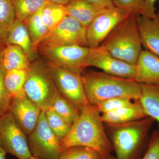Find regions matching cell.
I'll return each mask as SVG.
<instances>
[{
	"mask_svg": "<svg viewBox=\"0 0 159 159\" xmlns=\"http://www.w3.org/2000/svg\"><path fill=\"white\" fill-rule=\"evenodd\" d=\"M101 115L97 107L89 104L83 107L70 130L61 141L62 152L73 146L89 147L97 151L103 158L113 150L103 126Z\"/></svg>",
	"mask_w": 159,
	"mask_h": 159,
	"instance_id": "cell-1",
	"label": "cell"
},
{
	"mask_svg": "<svg viewBox=\"0 0 159 159\" xmlns=\"http://www.w3.org/2000/svg\"><path fill=\"white\" fill-rule=\"evenodd\" d=\"M81 75L86 96L92 105L115 97H126L139 100L141 97V84L134 80L95 71H84Z\"/></svg>",
	"mask_w": 159,
	"mask_h": 159,
	"instance_id": "cell-2",
	"label": "cell"
},
{
	"mask_svg": "<svg viewBox=\"0 0 159 159\" xmlns=\"http://www.w3.org/2000/svg\"><path fill=\"white\" fill-rule=\"evenodd\" d=\"M133 12L116 27L100 47L122 61L135 66L142 52V43L137 17Z\"/></svg>",
	"mask_w": 159,
	"mask_h": 159,
	"instance_id": "cell-3",
	"label": "cell"
},
{
	"mask_svg": "<svg viewBox=\"0 0 159 159\" xmlns=\"http://www.w3.org/2000/svg\"><path fill=\"white\" fill-rule=\"evenodd\" d=\"M155 120L144 119L115 125L112 128L111 143L116 159H137L144 148Z\"/></svg>",
	"mask_w": 159,
	"mask_h": 159,
	"instance_id": "cell-4",
	"label": "cell"
},
{
	"mask_svg": "<svg viewBox=\"0 0 159 159\" xmlns=\"http://www.w3.org/2000/svg\"><path fill=\"white\" fill-rule=\"evenodd\" d=\"M24 89L27 97L42 111L51 108L58 91L47 63L40 59L31 62Z\"/></svg>",
	"mask_w": 159,
	"mask_h": 159,
	"instance_id": "cell-5",
	"label": "cell"
},
{
	"mask_svg": "<svg viewBox=\"0 0 159 159\" xmlns=\"http://www.w3.org/2000/svg\"><path fill=\"white\" fill-rule=\"evenodd\" d=\"M89 47L78 45H56L41 43L38 53L43 55L47 62L61 69L81 74L87 67L86 60Z\"/></svg>",
	"mask_w": 159,
	"mask_h": 159,
	"instance_id": "cell-6",
	"label": "cell"
},
{
	"mask_svg": "<svg viewBox=\"0 0 159 159\" xmlns=\"http://www.w3.org/2000/svg\"><path fill=\"white\" fill-rule=\"evenodd\" d=\"M31 155L42 159H58L62 152L61 141L49 127L42 111L35 128L27 136Z\"/></svg>",
	"mask_w": 159,
	"mask_h": 159,
	"instance_id": "cell-7",
	"label": "cell"
},
{
	"mask_svg": "<svg viewBox=\"0 0 159 159\" xmlns=\"http://www.w3.org/2000/svg\"><path fill=\"white\" fill-rule=\"evenodd\" d=\"M60 94L77 110L89 104L81 74L61 69L46 62Z\"/></svg>",
	"mask_w": 159,
	"mask_h": 159,
	"instance_id": "cell-8",
	"label": "cell"
},
{
	"mask_svg": "<svg viewBox=\"0 0 159 159\" xmlns=\"http://www.w3.org/2000/svg\"><path fill=\"white\" fill-rule=\"evenodd\" d=\"M134 12L132 9L114 6L97 16L87 28L89 48H97L115 28Z\"/></svg>",
	"mask_w": 159,
	"mask_h": 159,
	"instance_id": "cell-9",
	"label": "cell"
},
{
	"mask_svg": "<svg viewBox=\"0 0 159 159\" xmlns=\"http://www.w3.org/2000/svg\"><path fill=\"white\" fill-rule=\"evenodd\" d=\"M0 146L18 159L31 156L28 137L15 122L9 112L0 118Z\"/></svg>",
	"mask_w": 159,
	"mask_h": 159,
	"instance_id": "cell-10",
	"label": "cell"
},
{
	"mask_svg": "<svg viewBox=\"0 0 159 159\" xmlns=\"http://www.w3.org/2000/svg\"><path fill=\"white\" fill-rule=\"evenodd\" d=\"M86 65L87 67H95L112 76L134 79L135 66L116 58L100 46L93 48H89Z\"/></svg>",
	"mask_w": 159,
	"mask_h": 159,
	"instance_id": "cell-11",
	"label": "cell"
},
{
	"mask_svg": "<svg viewBox=\"0 0 159 159\" xmlns=\"http://www.w3.org/2000/svg\"><path fill=\"white\" fill-rule=\"evenodd\" d=\"M86 31V28L77 20L67 15L59 25L50 31L41 43L89 47Z\"/></svg>",
	"mask_w": 159,
	"mask_h": 159,
	"instance_id": "cell-12",
	"label": "cell"
},
{
	"mask_svg": "<svg viewBox=\"0 0 159 159\" xmlns=\"http://www.w3.org/2000/svg\"><path fill=\"white\" fill-rule=\"evenodd\" d=\"M42 111L26 96L12 99L9 112L16 123L28 136L35 128Z\"/></svg>",
	"mask_w": 159,
	"mask_h": 159,
	"instance_id": "cell-13",
	"label": "cell"
},
{
	"mask_svg": "<svg viewBox=\"0 0 159 159\" xmlns=\"http://www.w3.org/2000/svg\"><path fill=\"white\" fill-rule=\"evenodd\" d=\"M136 66L135 81L140 84L159 86V57L142 50Z\"/></svg>",
	"mask_w": 159,
	"mask_h": 159,
	"instance_id": "cell-14",
	"label": "cell"
},
{
	"mask_svg": "<svg viewBox=\"0 0 159 159\" xmlns=\"http://www.w3.org/2000/svg\"><path fill=\"white\" fill-rule=\"evenodd\" d=\"M3 40L5 45H14L21 48L31 61L36 59L38 53L34 50L29 32L22 22L16 19L5 31Z\"/></svg>",
	"mask_w": 159,
	"mask_h": 159,
	"instance_id": "cell-15",
	"label": "cell"
},
{
	"mask_svg": "<svg viewBox=\"0 0 159 159\" xmlns=\"http://www.w3.org/2000/svg\"><path fill=\"white\" fill-rule=\"evenodd\" d=\"M138 27L142 47L159 57V19L139 15Z\"/></svg>",
	"mask_w": 159,
	"mask_h": 159,
	"instance_id": "cell-16",
	"label": "cell"
},
{
	"mask_svg": "<svg viewBox=\"0 0 159 159\" xmlns=\"http://www.w3.org/2000/svg\"><path fill=\"white\" fill-rule=\"evenodd\" d=\"M147 117L139 99L136 100L132 105L101 115L102 122L109 125H120Z\"/></svg>",
	"mask_w": 159,
	"mask_h": 159,
	"instance_id": "cell-17",
	"label": "cell"
},
{
	"mask_svg": "<svg viewBox=\"0 0 159 159\" xmlns=\"http://www.w3.org/2000/svg\"><path fill=\"white\" fill-rule=\"evenodd\" d=\"M0 63L6 71L28 70L31 61L21 48L14 45H6L0 51Z\"/></svg>",
	"mask_w": 159,
	"mask_h": 159,
	"instance_id": "cell-18",
	"label": "cell"
},
{
	"mask_svg": "<svg viewBox=\"0 0 159 159\" xmlns=\"http://www.w3.org/2000/svg\"><path fill=\"white\" fill-rule=\"evenodd\" d=\"M65 7L67 15L77 20L86 29L98 15L106 9L85 0H72Z\"/></svg>",
	"mask_w": 159,
	"mask_h": 159,
	"instance_id": "cell-19",
	"label": "cell"
},
{
	"mask_svg": "<svg viewBox=\"0 0 159 159\" xmlns=\"http://www.w3.org/2000/svg\"><path fill=\"white\" fill-rule=\"evenodd\" d=\"M139 100L147 116L157 121L159 126V86L141 84Z\"/></svg>",
	"mask_w": 159,
	"mask_h": 159,
	"instance_id": "cell-20",
	"label": "cell"
},
{
	"mask_svg": "<svg viewBox=\"0 0 159 159\" xmlns=\"http://www.w3.org/2000/svg\"><path fill=\"white\" fill-rule=\"evenodd\" d=\"M27 75L28 70H26L6 71L4 78L5 86L12 99L26 97L24 86Z\"/></svg>",
	"mask_w": 159,
	"mask_h": 159,
	"instance_id": "cell-21",
	"label": "cell"
},
{
	"mask_svg": "<svg viewBox=\"0 0 159 159\" xmlns=\"http://www.w3.org/2000/svg\"><path fill=\"white\" fill-rule=\"evenodd\" d=\"M41 9L23 22L29 32L34 50L37 53L38 48L40 43L47 37L50 31L42 20Z\"/></svg>",
	"mask_w": 159,
	"mask_h": 159,
	"instance_id": "cell-22",
	"label": "cell"
},
{
	"mask_svg": "<svg viewBox=\"0 0 159 159\" xmlns=\"http://www.w3.org/2000/svg\"><path fill=\"white\" fill-rule=\"evenodd\" d=\"M67 14L65 6L48 2L41 9V17L45 26L50 30L61 22Z\"/></svg>",
	"mask_w": 159,
	"mask_h": 159,
	"instance_id": "cell-23",
	"label": "cell"
},
{
	"mask_svg": "<svg viewBox=\"0 0 159 159\" xmlns=\"http://www.w3.org/2000/svg\"><path fill=\"white\" fill-rule=\"evenodd\" d=\"M16 17L24 22L49 2L48 0H12Z\"/></svg>",
	"mask_w": 159,
	"mask_h": 159,
	"instance_id": "cell-24",
	"label": "cell"
},
{
	"mask_svg": "<svg viewBox=\"0 0 159 159\" xmlns=\"http://www.w3.org/2000/svg\"><path fill=\"white\" fill-rule=\"evenodd\" d=\"M50 108L71 124L76 121L80 113L79 111L58 92L54 97Z\"/></svg>",
	"mask_w": 159,
	"mask_h": 159,
	"instance_id": "cell-25",
	"label": "cell"
},
{
	"mask_svg": "<svg viewBox=\"0 0 159 159\" xmlns=\"http://www.w3.org/2000/svg\"><path fill=\"white\" fill-rule=\"evenodd\" d=\"M45 112L49 127L55 135L61 141L68 134L72 124L60 116L51 108Z\"/></svg>",
	"mask_w": 159,
	"mask_h": 159,
	"instance_id": "cell-26",
	"label": "cell"
},
{
	"mask_svg": "<svg viewBox=\"0 0 159 159\" xmlns=\"http://www.w3.org/2000/svg\"><path fill=\"white\" fill-rule=\"evenodd\" d=\"M103 157L89 147L76 146L70 147L61 153L58 159H102Z\"/></svg>",
	"mask_w": 159,
	"mask_h": 159,
	"instance_id": "cell-27",
	"label": "cell"
},
{
	"mask_svg": "<svg viewBox=\"0 0 159 159\" xmlns=\"http://www.w3.org/2000/svg\"><path fill=\"white\" fill-rule=\"evenodd\" d=\"M16 19L12 0H0V31L2 35Z\"/></svg>",
	"mask_w": 159,
	"mask_h": 159,
	"instance_id": "cell-28",
	"label": "cell"
},
{
	"mask_svg": "<svg viewBox=\"0 0 159 159\" xmlns=\"http://www.w3.org/2000/svg\"><path fill=\"white\" fill-rule=\"evenodd\" d=\"M136 100L129 97H115L102 101L95 106L99 112L102 114L132 105Z\"/></svg>",
	"mask_w": 159,
	"mask_h": 159,
	"instance_id": "cell-29",
	"label": "cell"
},
{
	"mask_svg": "<svg viewBox=\"0 0 159 159\" xmlns=\"http://www.w3.org/2000/svg\"><path fill=\"white\" fill-rule=\"evenodd\" d=\"M5 72L0 63V118L9 112L12 100L5 86Z\"/></svg>",
	"mask_w": 159,
	"mask_h": 159,
	"instance_id": "cell-30",
	"label": "cell"
},
{
	"mask_svg": "<svg viewBox=\"0 0 159 159\" xmlns=\"http://www.w3.org/2000/svg\"><path fill=\"white\" fill-rule=\"evenodd\" d=\"M141 159H159V131L152 133L147 149Z\"/></svg>",
	"mask_w": 159,
	"mask_h": 159,
	"instance_id": "cell-31",
	"label": "cell"
},
{
	"mask_svg": "<svg viewBox=\"0 0 159 159\" xmlns=\"http://www.w3.org/2000/svg\"><path fill=\"white\" fill-rule=\"evenodd\" d=\"M114 6L132 9L134 12L141 15L145 0H112Z\"/></svg>",
	"mask_w": 159,
	"mask_h": 159,
	"instance_id": "cell-32",
	"label": "cell"
},
{
	"mask_svg": "<svg viewBox=\"0 0 159 159\" xmlns=\"http://www.w3.org/2000/svg\"><path fill=\"white\" fill-rule=\"evenodd\" d=\"M158 0H145L144 7L141 15L151 19L157 17L155 4Z\"/></svg>",
	"mask_w": 159,
	"mask_h": 159,
	"instance_id": "cell-33",
	"label": "cell"
},
{
	"mask_svg": "<svg viewBox=\"0 0 159 159\" xmlns=\"http://www.w3.org/2000/svg\"><path fill=\"white\" fill-rule=\"evenodd\" d=\"M85 1L103 9H110L115 6H114L112 0H85Z\"/></svg>",
	"mask_w": 159,
	"mask_h": 159,
	"instance_id": "cell-34",
	"label": "cell"
},
{
	"mask_svg": "<svg viewBox=\"0 0 159 159\" xmlns=\"http://www.w3.org/2000/svg\"><path fill=\"white\" fill-rule=\"evenodd\" d=\"M50 3L66 6L72 0H48Z\"/></svg>",
	"mask_w": 159,
	"mask_h": 159,
	"instance_id": "cell-35",
	"label": "cell"
},
{
	"mask_svg": "<svg viewBox=\"0 0 159 159\" xmlns=\"http://www.w3.org/2000/svg\"><path fill=\"white\" fill-rule=\"evenodd\" d=\"M7 154L6 151L0 146V159H7L6 157Z\"/></svg>",
	"mask_w": 159,
	"mask_h": 159,
	"instance_id": "cell-36",
	"label": "cell"
},
{
	"mask_svg": "<svg viewBox=\"0 0 159 159\" xmlns=\"http://www.w3.org/2000/svg\"><path fill=\"white\" fill-rule=\"evenodd\" d=\"M5 46V44L4 43L2 35L0 31V49H2Z\"/></svg>",
	"mask_w": 159,
	"mask_h": 159,
	"instance_id": "cell-37",
	"label": "cell"
},
{
	"mask_svg": "<svg viewBox=\"0 0 159 159\" xmlns=\"http://www.w3.org/2000/svg\"><path fill=\"white\" fill-rule=\"evenodd\" d=\"M102 159H116L115 157L112 156L111 155L108 156L106 157L103 158Z\"/></svg>",
	"mask_w": 159,
	"mask_h": 159,
	"instance_id": "cell-38",
	"label": "cell"
},
{
	"mask_svg": "<svg viewBox=\"0 0 159 159\" xmlns=\"http://www.w3.org/2000/svg\"><path fill=\"white\" fill-rule=\"evenodd\" d=\"M28 159H42L40 158L37 157L33 156H31V157L28 158Z\"/></svg>",
	"mask_w": 159,
	"mask_h": 159,
	"instance_id": "cell-39",
	"label": "cell"
},
{
	"mask_svg": "<svg viewBox=\"0 0 159 159\" xmlns=\"http://www.w3.org/2000/svg\"><path fill=\"white\" fill-rule=\"evenodd\" d=\"M157 17L159 19V9L158 11V12L157 13Z\"/></svg>",
	"mask_w": 159,
	"mask_h": 159,
	"instance_id": "cell-40",
	"label": "cell"
},
{
	"mask_svg": "<svg viewBox=\"0 0 159 159\" xmlns=\"http://www.w3.org/2000/svg\"><path fill=\"white\" fill-rule=\"evenodd\" d=\"M1 50H2V49H0V51H1Z\"/></svg>",
	"mask_w": 159,
	"mask_h": 159,
	"instance_id": "cell-41",
	"label": "cell"
}]
</instances>
